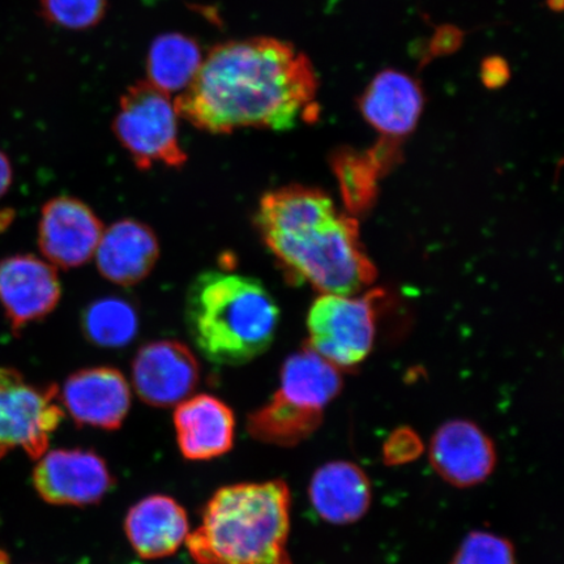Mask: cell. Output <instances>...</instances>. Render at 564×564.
Listing matches in <instances>:
<instances>
[{
    "instance_id": "22",
    "label": "cell",
    "mask_w": 564,
    "mask_h": 564,
    "mask_svg": "<svg viewBox=\"0 0 564 564\" xmlns=\"http://www.w3.org/2000/svg\"><path fill=\"white\" fill-rule=\"evenodd\" d=\"M108 0H40L42 18L68 31H87L104 19Z\"/></svg>"
},
{
    "instance_id": "9",
    "label": "cell",
    "mask_w": 564,
    "mask_h": 564,
    "mask_svg": "<svg viewBox=\"0 0 564 564\" xmlns=\"http://www.w3.org/2000/svg\"><path fill=\"white\" fill-rule=\"evenodd\" d=\"M343 387L340 372L312 349L294 352L282 366L280 387L268 408L284 417L321 427L324 408Z\"/></svg>"
},
{
    "instance_id": "18",
    "label": "cell",
    "mask_w": 564,
    "mask_h": 564,
    "mask_svg": "<svg viewBox=\"0 0 564 564\" xmlns=\"http://www.w3.org/2000/svg\"><path fill=\"white\" fill-rule=\"evenodd\" d=\"M308 497L324 521L347 525L361 520L369 511L372 490L369 477L358 465L330 462L315 471Z\"/></svg>"
},
{
    "instance_id": "14",
    "label": "cell",
    "mask_w": 564,
    "mask_h": 564,
    "mask_svg": "<svg viewBox=\"0 0 564 564\" xmlns=\"http://www.w3.org/2000/svg\"><path fill=\"white\" fill-rule=\"evenodd\" d=\"M62 403L79 426L118 430L131 408V390L115 368L82 369L63 387Z\"/></svg>"
},
{
    "instance_id": "21",
    "label": "cell",
    "mask_w": 564,
    "mask_h": 564,
    "mask_svg": "<svg viewBox=\"0 0 564 564\" xmlns=\"http://www.w3.org/2000/svg\"><path fill=\"white\" fill-rule=\"evenodd\" d=\"M82 326L91 344L102 348H122L135 338L139 316L135 307L126 300L102 299L84 310Z\"/></svg>"
},
{
    "instance_id": "3",
    "label": "cell",
    "mask_w": 564,
    "mask_h": 564,
    "mask_svg": "<svg viewBox=\"0 0 564 564\" xmlns=\"http://www.w3.org/2000/svg\"><path fill=\"white\" fill-rule=\"evenodd\" d=\"M292 492L284 479L224 486L185 542L196 564H293Z\"/></svg>"
},
{
    "instance_id": "15",
    "label": "cell",
    "mask_w": 564,
    "mask_h": 564,
    "mask_svg": "<svg viewBox=\"0 0 564 564\" xmlns=\"http://www.w3.org/2000/svg\"><path fill=\"white\" fill-rule=\"evenodd\" d=\"M173 422L176 443L187 460H212L228 454L235 444V413L212 394H197L182 401L175 408Z\"/></svg>"
},
{
    "instance_id": "1",
    "label": "cell",
    "mask_w": 564,
    "mask_h": 564,
    "mask_svg": "<svg viewBox=\"0 0 564 564\" xmlns=\"http://www.w3.org/2000/svg\"><path fill=\"white\" fill-rule=\"evenodd\" d=\"M312 62L288 42L252 37L217 45L189 87L175 98L180 117L202 131L292 129L314 101Z\"/></svg>"
},
{
    "instance_id": "24",
    "label": "cell",
    "mask_w": 564,
    "mask_h": 564,
    "mask_svg": "<svg viewBox=\"0 0 564 564\" xmlns=\"http://www.w3.org/2000/svg\"><path fill=\"white\" fill-rule=\"evenodd\" d=\"M13 180V171L11 161L7 154L0 151V197H3L9 192Z\"/></svg>"
},
{
    "instance_id": "2",
    "label": "cell",
    "mask_w": 564,
    "mask_h": 564,
    "mask_svg": "<svg viewBox=\"0 0 564 564\" xmlns=\"http://www.w3.org/2000/svg\"><path fill=\"white\" fill-rule=\"evenodd\" d=\"M256 223L282 267L323 294L356 295L376 280L357 223L337 214L333 199L317 189L292 186L267 193Z\"/></svg>"
},
{
    "instance_id": "23",
    "label": "cell",
    "mask_w": 564,
    "mask_h": 564,
    "mask_svg": "<svg viewBox=\"0 0 564 564\" xmlns=\"http://www.w3.org/2000/svg\"><path fill=\"white\" fill-rule=\"evenodd\" d=\"M451 564H517V554L509 540L477 531L463 540Z\"/></svg>"
},
{
    "instance_id": "11",
    "label": "cell",
    "mask_w": 564,
    "mask_h": 564,
    "mask_svg": "<svg viewBox=\"0 0 564 564\" xmlns=\"http://www.w3.org/2000/svg\"><path fill=\"white\" fill-rule=\"evenodd\" d=\"M104 225L86 203L70 196L48 200L41 210L39 247L54 267L87 264L101 241Z\"/></svg>"
},
{
    "instance_id": "10",
    "label": "cell",
    "mask_w": 564,
    "mask_h": 564,
    "mask_svg": "<svg viewBox=\"0 0 564 564\" xmlns=\"http://www.w3.org/2000/svg\"><path fill=\"white\" fill-rule=\"evenodd\" d=\"M62 297L56 268L24 253L0 260V305L13 334L51 315Z\"/></svg>"
},
{
    "instance_id": "13",
    "label": "cell",
    "mask_w": 564,
    "mask_h": 564,
    "mask_svg": "<svg viewBox=\"0 0 564 564\" xmlns=\"http://www.w3.org/2000/svg\"><path fill=\"white\" fill-rule=\"evenodd\" d=\"M429 455L436 474L462 489L486 481L497 465L492 441L467 420L448 421L436 430Z\"/></svg>"
},
{
    "instance_id": "16",
    "label": "cell",
    "mask_w": 564,
    "mask_h": 564,
    "mask_svg": "<svg viewBox=\"0 0 564 564\" xmlns=\"http://www.w3.org/2000/svg\"><path fill=\"white\" fill-rule=\"evenodd\" d=\"M124 531L140 558L162 560L178 552L189 534L186 510L172 497H145L133 505Z\"/></svg>"
},
{
    "instance_id": "17",
    "label": "cell",
    "mask_w": 564,
    "mask_h": 564,
    "mask_svg": "<svg viewBox=\"0 0 564 564\" xmlns=\"http://www.w3.org/2000/svg\"><path fill=\"white\" fill-rule=\"evenodd\" d=\"M95 256L106 280L121 286L137 285L158 263L159 239L143 223L121 220L104 230Z\"/></svg>"
},
{
    "instance_id": "7",
    "label": "cell",
    "mask_w": 564,
    "mask_h": 564,
    "mask_svg": "<svg viewBox=\"0 0 564 564\" xmlns=\"http://www.w3.org/2000/svg\"><path fill=\"white\" fill-rule=\"evenodd\" d=\"M312 350L335 368L361 364L372 349L376 321L371 302L356 295L322 294L307 315Z\"/></svg>"
},
{
    "instance_id": "20",
    "label": "cell",
    "mask_w": 564,
    "mask_h": 564,
    "mask_svg": "<svg viewBox=\"0 0 564 564\" xmlns=\"http://www.w3.org/2000/svg\"><path fill=\"white\" fill-rule=\"evenodd\" d=\"M204 56L197 42L182 33H164L152 42L147 58L148 83L172 96L185 91Z\"/></svg>"
},
{
    "instance_id": "19",
    "label": "cell",
    "mask_w": 564,
    "mask_h": 564,
    "mask_svg": "<svg viewBox=\"0 0 564 564\" xmlns=\"http://www.w3.org/2000/svg\"><path fill=\"white\" fill-rule=\"evenodd\" d=\"M423 109L422 90L411 76L387 69L376 76L361 100L362 115L386 137L409 135Z\"/></svg>"
},
{
    "instance_id": "5",
    "label": "cell",
    "mask_w": 564,
    "mask_h": 564,
    "mask_svg": "<svg viewBox=\"0 0 564 564\" xmlns=\"http://www.w3.org/2000/svg\"><path fill=\"white\" fill-rule=\"evenodd\" d=\"M178 118L172 96L145 80L127 89L112 130L141 171L156 164L181 167L187 154L180 143Z\"/></svg>"
},
{
    "instance_id": "6",
    "label": "cell",
    "mask_w": 564,
    "mask_h": 564,
    "mask_svg": "<svg viewBox=\"0 0 564 564\" xmlns=\"http://www.w3.org/2000/svg\"><path fill=\"white\" fill-rule=\"evenodd\" d=\"M63 417L58 387L32 384L17 369L0 368V458L23 449L39 460Z\"/></svg>"
},
{
    "instance_id": "12",
    "label": "cell",
    "mask_w": 564,
    "mask_h": 564,
    "mask_svg": "<svg viewBox=\"0 0 564 564\" xmlns=\"http://www.w3.org/2000/svg\"><path fill=\"white\" fill-rule=\"evenodd\" d=\"M200 368L192 349L175 340L140 348L132 362V383L139 398L154 408H171L192 397Z\"/></svg>"
},
{
    "instance_id": "4",
    "label": "cell",
    "mask_w": 564,
    "mask_h": 564,
    "mask_svg": "<svg viewBox=\"0 0 564 564\" xmlns=\"http://www.w3.org/2000/svg\"><path fill=\"white\" fill-rule=\"evenodd\" d=\"M279 321L276 301L256 279L206 271L188 288V333L212 364L241 366L262 356L276 336Z\"/></svg>"
},
{
    "instance_id": "8",
    "label": "cell",
    "mask_w": 564,
    "mask_h": 564,
    "mask_svg": "<svg viewBox=\"0 0 564 564\" xmlns=\"http://www.w3.org/2000/svg\"><path fill=\"white\" fill-rule=\"evenodd\" d=\"M115 484L108 463L94 449L46 451L33 470L35 491L46 503L54 506L100 503Z\"/></svg>"
},
{
    "instance_id": "25",
    "label": "cell",
    "mask_w": 564,
    "mask_h": 564,
    "mask_svg": "<svg viewBox=\"0 0 564 564\" xmlns=\"http://www.w3.org/2000/svg\"><path fill=\"white\" fill-rule=\"evenodd\" d=\"M13 217H15V214H13L12 209L0 210V231L10 227L13 221Z\"/></svg>"
}]
</instances>
